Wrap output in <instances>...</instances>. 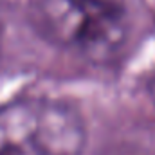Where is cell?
<instances>
[{"mask_svg":"<svg viewBox=\"0 0 155 155\" xmlns=\"http://www.w3.org/2000/svg\"><path fill=\"white\" fill-rule=\"evenodd\" d=\"M139 0H38L36 18L52 41L96 61L117 54Z\"/></svg>","mask_w":155,"mask_h":155,"instance_id":"obj_1","label":"cell"},{"mask_svg":"<svg viewBox=\"0 0 155 155\" xmlns=\"http://www.w3.org/2000/svg\"><path fill=\"white\" fill-rule=\"evenodd\" d=\"M85 123L71 105L43 97L0 107V155H81Z\"/></svg>","mask_w":155,"mask_h":155,"instance_id":"obj_2","label":"cell"},{"mask_svg":"<svg viewBox=\"0 0 155 155\" xmlns=\"http://www.w3.org/2000/svg\"><path fill=\"white\" fill-rule=\"evenodd\" d=\"M150 94H152V99H153V103H155V78L150 81Z\"/></svg>","mask_w":155,"mask_h":155,"instance_id":"obj_3","label":"cell"}]
</instances>
